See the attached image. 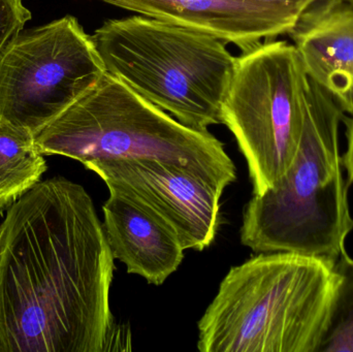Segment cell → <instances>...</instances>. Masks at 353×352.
<instances>
[{
    "instance_id": "cell-10",
    "label": "cell",
    "mask_w": 353,
    "mask_h": 352,
    "mask_svg": "<svg viewBox=\"0 0 353 352\" xmlns=\"http://www.w3.org/2000/svg\"><path fill=\"white\" fill-rule=\"evenodd\" d=\"M288 34L307 76L353 114V4L319 0Z\"/></svg>"
},
{
    "instance_id": "cell-6",
    "label": "cell",
    "mask_w": 353,
    "mask_h": 352,
    "mask_svg": "<svg viewBox=\"0 0 353 352\" xmlns=\"http://www.w3.org/2000/svg\"><path fill=\"white\" fill-rule=\"evenodd\" d=\"M308 89V76L292 43L265 41L236 57L222 124L246 158L253 196L273 188L296 161Z\"/></svg>"
},
{
    "instance_id": "cell-12",
    "label": "cell",
    "mask_w": 353,
    "mask_h": 352,
    "mask_svg": "<svg viewBox=\"0 0 353 352\" xmlns=\"http://www.w3.org/2000/svg\"><path fill=\"white\" fill-rule=\"evenodd\" d=\"M46 171L35 136L0 121V211L8 210L41 182Z\"/></svg>"
},
{
    "instance_id": "cell-2",
    "label": "cell",
    "mask_w": 353,
    "mask_h": 352,
    "mask_svg": "<svg viewBox=\"0 0 353 352\" xmlns=\"http://www.w3.org/2000/svg\"><path fill=\"white\" fill-rule=\"evenodd\" d=\"M335 289L327 260L259 253L232 267L199 320L201 352H316Z\"/></svg>"
},
{
    "instance_id": "cell-8",
    "label": "cell",
    "mask_w": 353,
    "mask_h": 352,
    "mask_svg": "<svg viewBox=\"0 0 353 352\" xmlns=\"http://www.w3.org/2000/svg\"><path fill=\"white\" fill-rule=\"evenodd\" d=\"M108 186L167 223L185 250L203 251L217 235L223 188L199 174L155 159H108L85 165Z\"/></svg>"
},
{
    "instance_id": "cell-1",
    "label": "cell",
    "mask_w": 353,
    "mask_h": 352,
    "mask_svg": "<svg viewBox=\"0 0 353 352\" xmlns=\"http://www.w3.org/2000/svg\"><path fill=\"white\" fill-rule=\"evenodd\" d=\"M113 258L84 187L39 182L0 225V352L116 351Z\"/></svg>"
},
{
    "instance_id": "cell-15",
    "label": "cell",
    "mask_w": 353,
    "mask_h": 352,
    "mask_svg": "<svg viewBox=\"0 0 353 352\" xmlns=\"http://www.w3.org/2000/svg\"><path fill=\"white\" fill-rule=\"evenodd\" d=\"M259 1L279 8L300 20L302 14L319 0H259Z\"/></svg>"
},
{
    "instance_id": "cell-11",
    "label": "cell",
    "mask_w": 353,
    "mask_h": 352,
    "mask_svg": "<svg viewBox=\"0 0 353 352\" xmlns=\"http://www.w3.org/2000/svg\"><path fill=\"white\" fill-rule=\"evenodd\" d=\"M103 211V227L113 258L130 274L159 287L178 270L185 249L175 231L154 213L114 191H110Z\"/></svg>"
},
{
    "instance_id": "cell-5",
    "label": "cell",
    "mask_w": 353,
    "mask_h": 352,
    "mask_svg": "<svg viewBox=\"0 0 353 352\" xmlns=\"http://www.w3.org/2000/svg\"><path fill=\"white\" fill-rule=\"evenodd\" d=\"M92 39L107 72L180 123H222L236 57L221 39L145 16L107 21Z\"/></svg>"
},
{
    "instance_id": "cell-14",
    "label": "cell",
    "mask_w": 353,
    "mask_h": 352,
    "mask_svg": "<svg viewBox=\"0 0 353 352\" xmlns=\"http://www.w3.org/2000/svg\"><path fill=\"white\" fill-rule=\"evenodd\" d=\"M30 19L23 0H0V53Z\"/></svg>"
},
{
    "instance_id": "cell-3",
    "label": "cell",
    "mask_w": 353,
    "mask_h": 352,
    "mask_svg": "<svg viewBox=\"0 0 353 352\" xmlns=\"http://www.w3.org/2000/svg\"><path fill=\"white\" fill-rule=\"evenodd\" d=\"M344 111L309 79L306 119L292 169L245 207L241 242L255 253L290 252L334 266L353 229L342 174L339 127Z\"/></svg>"
},
{
    "instance_id": "cell-17",
    "label": "cell",
    "mask_w": 353,
    "mask_h": 352,
    "mask_svg": "<svg viewBox=\"0 0 353 352\" xmlns=\"http://www.w3.org/2000/svg\"><path fill=\"white\" fill-rule=\"evenodd\" d=\"M346 1L350 2V3L353 4V0H346Z\"/></svg>"
},
{
    "instance_id": "cell-9",
    "label": "cell",
    "mask_w": 353,
    "mask_h": 352,
    "mask_svg": "<svg viewBox=\"0 0 353 352\" xmlns=\"http://www.w3.org/2000/svg\"><path fill=\"white\" fill-rule=\"evenodd\" d=\"M123 10L213 35L243 52L292 30L298 19L259 0H103Z\"/></svg>"
},
{
    "instance_id": "cell-13",
    "label": "cell",
    "mask_w": 353,
    "mask_h": 352,
    "mask_svg": "<svg viewBox=\"0 0 353 352\" xmlns=\"http://www.w3.org/2000/svg\"><path fill=\"white\" fill-rule=\"evenodd\" d=\"M335 289L316 352H353V260L346 252L333 266Z\"/></svg>"
},
{
    "instance_id": "cell-4",
    "label": "cell",
    "mask_w": 353,
    "mask_h": 352,
    "mask_svg": "<svg viewBox=\"0 0 353 352\" xmlns=\"http://www.w3.org/2000/svg\"><path fill=\"white\" fill-rule=\"evenodd\" d=\"M35 143L43 155L84 165L155 159L190 169L223 189L236 179L234 163L213 134L180 123L109 72L46 126Z\"/></svg>"
},
{
    "instance_id": "cell-7",
    "label": "cell",
    "mask_w": 353,
    "mask_h": 352,
    "mask_svg": "<svg viewBox=\"0 0 353 352\" xmlns=\"http://www.w3.org/2000/svg\"><path fill=\"white\" fill-rule=\"evenodd\" d=\"M74 17L19 31L0 53V121L37 136L105 76Z\"/></svg>"
},
{
    "instance_id": "cell-16",
    "label": "cell",
    "mask_w": 353,
    "mask_h": 352,
    "mask_svg": "<svg viewBox=\"0 0 353 352\" xmlns=\"http://www.w3.org/2000/svg\"><path fill=\"white\" fill-rule=\"evenodd\" d=\"M347 151L342 157V167L347 172V184L350 185L353 183V114L347 119Z\"/></svg>"
}]
</instances>
